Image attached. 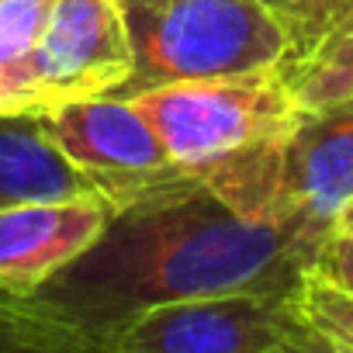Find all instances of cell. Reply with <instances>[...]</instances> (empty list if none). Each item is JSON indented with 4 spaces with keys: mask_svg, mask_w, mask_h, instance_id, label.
I'll return each mask as SVG.
<instances>
[{
    "mask_svg": "<svg viewBox=\"0 0 353 353\" xmlns=\"http://www.w3.org/2000/svg\"><path fill=\"white\" fill-rule=\"evenodd\" d=\"M170 159L253 219H284L281 149L301 114L281 66L176 80L132 94Z\"/></svg>",
    "mask_w": 353,
    "mask_h": 353,
    "instance_id": "7a4b0ae2",
    "label": "cell"
},
{
    "mask_svg": "<svg viewBox=\"0 0 353 353\" xmlns=\"http://www.w3.org/2000/svg\"><path fill=\"white\" fill-rule=\"evenodd\" d=\"M294 308L325 353H353V291L308 270L294 291Z\"/></svg>",
    "mask_w": 353,
    "mask_h": 353,
    "instance_id": "7c38bea8",
    "label": "cell"
},
{
    "mask_svg": "<svg viewBox=\"0 0 353 353\" xmlns=\"http://www.w3.org/2000/svg\"><path fill=\"white\" fill-rule=\"evenodd\" d=\"M353 201V101L301 108L281 149V205L332 229Z\"/></svg>",
    "mask_w": 353,
    "mask_h": 353,
    "instance_id": "52a82bcc",
    "label": "cell"
},
{
    "mask_svg": "<svg viewBox=\"0 0 353 353\" xmlns=\"http://www.w3.org/2000/svg\"><path fill=\"white\" fill-rule=\"evenodd\" d=\"M135 56L118 0H52L32 59L35 111L114 94Z\"/></svg>",
    "mask_w": 353,
    "mask_h": 353,
    "instance_id": "8992f818",
    "label": "cell"
},
{
    "mask_svg": "<svg viewBox=\"0 0 353 353\" xmlns=\"http://www.w3.org/2000/svg\"><path fill=\"white\" fill-rule=\"evenodd\" d=\"M42 118L70 163L90 176L111 208L176 188L191 176L170 159L159 132L132 97L97 94L49 108Z\"/></svg>",
    "mask_w": 353,
    "mask_h": 353,
    "instance_id": "5b68a950",
    "label": "cell"
},
{
    "mask_svg": "<svg viewBox=\"0 0 353 353\" xmlns=\"http://www.w3.org/2000/svg\"><path fill=\"white\" fill-rule=\"evenodd\" d=\"M111 212L101 194L0 208V288L35 291L97 239Z\"/></svg>",
    "mask_w": 353,
    "mask_h": 353,
    "instance_id": "ba28073f",
    "label": "cell"
},
{
    "mask_svg": "<svg viewBox=\"0 0 353 353\" xmlns=\"http://www.w3.org/2000/svg\"><path fill=\"white\" fill-rule=\"evenodd\" d=\"M260 4H267V8H274V11H281V4H284V0H260Z\"/></svg>",
    "mask_w": 353,
    "mask_h": 353,
    "instance_id": "2e32d148",
    "label": "cell"
},
{
    "mask_svg": "<svg viewBox=\"0 0 353 353\" xmlns=\"http://www.w3.org/2000/svg\"><path fill=\"white\" fill-rule=\"evenodd\" d=\"M52 0H0V111H35L32 59Z\"/></svg>",
    "mask_w": 353,
    "mask_h": 353,
    "instance_id": "30bf717a",
    "label": "cell"
},
{
    "mask_svg": "<svg viewBox=\"0 0 353 353\" xmlns=\"http://www.w3.org/2000/svg\"><path fill=\"white\" fill-rule=\"evenodd\" d=\"M284 77L301 108L353 101V18L329 32L305 59L284 66Z\"/></svg>",
    "mask_w": 353,
    "mask_h": 353,
    "instance_id": "8fae6325",
    "label": "cell"
},
{
    "mask_svg": "<svg viewBox=\"0 0 353 353\" xmlns=\"http://www.w3.org/2000/svg\"><path fill=\"white\" fill-rule=\"evenodd\" d=\"M332 229H339V232H353V201L339 212V219H336V225Z\"/></svg>",
    "mask_w": 353,
    "mask_h": 353,
    "instance_id": "9a60e30c",
    "label": "cell"
},
{
    "mask_svg": "<svg viewBox=\"0 0 353 353\" xmlns=\"http://www.w3.org/2000/svg\"><path fill=\"white\" fill-rule=\"evenodd\" d=\"M132 77L114 90L132 97L149 87L205 77H236L284 66L288 28L260 0H118Z\"/></svg>",
    "mask_w": 353,
    "mask_h": 353,
    "instance_id": "3957f363",
    "label": "cell"
},
{
    "mask_svg": "<svg viewBox=\"0 0 353 353\" xmlns=\"http://www.w3.org/2000/svg\"><path fill=\"white\" fill-rule=\"evenodd\" d=\"M277 14L288 28L284 66H291V63L305 59L329 32H336L343 21L353 18V0H284Z\"/></svg>",
    "mask_w": 353,
    "mask_h": 353,
    "instance_id": "4fadbf2b",
    "label": "cell"
},
{
    "mask_svg": "<svg viewBox=\"0 0 353 353\" xmlns=\"http://www.w3.org/2000/svg\"><path fill=\"white\" fill-rule=\"evenodd\" d=\"M90 194L101 191L59 149L42 111H0V208Z\"/></svg>",
    "mask_w": 353,
    "mask_h": 353,
    "instance_id": "9c48e42d",
    "label": "cell"
},
{
    "mask_svg": "<svg viewBox=\"0 0 353 353\" xmlns=\"http://www.w3.org/2000/svg\"><path fill=\"white\" fill-rule=\"evenodd\" d=\"M312 270L325 281L353 291V232L329 229V236L319 243V253L312 260Z\"/></svg>",
    "mask_w": 353,
    "mask_h": 353,
    "instance_id": "5bb4252c",
    "label": "cell"
},
{
    "mask_svg": "<svg viewBox=\"0 0 353 353\" xmlns=\"http://www.w3.org/2000/svg\"><path fill=\"white\" fill-rule=\"evenodd\" d=\"M108 353H325L294 308V294L229 291L166 301L121 322Z\"/></svg>",
    "mask_w": 353,
    "mask_h": 353,
    "instance_id": "277c9868",
    "label": "cell"
},
{
    "mask_svg": "<svg viewBox=\"0 0 353 353\" xmlns=\"http://www.w3.org/2000/svg\"><path fill=\"white\" fill-rule=\"evenodd\" d=\"M325 236L305 215H243L188 176L114 208L83 253L18 294L63 353H108L111 332L152 305L229 291L294 294Z\"/></svg>",
    "mask_w": 353,
    "mask_h": 353,
    "instance_id": "6da1fadb",
    "label": "cell"
}]
</instances>
